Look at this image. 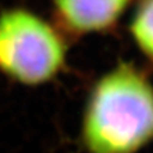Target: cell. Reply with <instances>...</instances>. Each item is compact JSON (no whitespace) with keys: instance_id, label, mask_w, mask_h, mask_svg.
I'll return each mask as SVG.
<instances>
[{"instance_id":"obj_1","label":"cell","mask_w":153,"mask_h":153,"mask_svg":"<svg viewBox=\"0 0 153 153\" xmlns=\"http://www.w3.org/2000/svg\"><path fill=\"white\" fill-rule=\"evenodd\" d=\"M153 142V85L139 69L121 63L91 89L82 119L88 153H137Z\"/></svg>"},{"instance_id":"obj_2","label":"cell","mask_w":153,"mask_h":153,"mask_svg":"<svg viewBox=\"0 0 153 153\" xmlns=\"http://www.w3.org/2000/svg\"><path fill=\"white\" fill-rule=\"evenodd\" d=\"M66 45L44 18L23 8L0 13V71L25 85H41L63 69Z\"/></svg>"},{"instance_id":"obj_3","label":"cell","mask_w":153,"mask_h":153,"mask_svg":"<svg viewBox=\"0 0 153 153\" xmlns=\"http://www.w3.org/2000/svg\"><path fill=\"white\" fill-rule=\"evenodd\" d=\"M130 0H54L61 23L76 33L101 32L121 17Z\"/></svg>"},{"instance_id":"obj_4","label":"cell","mask_w":153,"mask_h":153,"mask_svg":"<svg viewBox=\"0 0 153 153\" xmlns=\"http://www.w3.org/2000/svg\"><path fill=\"white\" fill-rule=\"evenodd\" d=\"M130 33L139 50L153 59V0H143L130 23Z\"/></svg>"}]
</instances>
